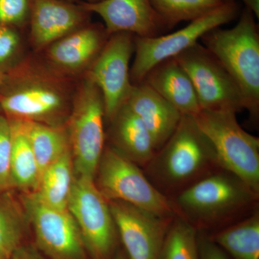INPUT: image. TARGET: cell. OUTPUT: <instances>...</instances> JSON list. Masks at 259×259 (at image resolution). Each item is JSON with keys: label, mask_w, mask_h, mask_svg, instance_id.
<instances>
[{"label": "cell", "mask_w": 259, "mask_h": 259, "mask_svg": "<svg viewBox=\"0 0 259 259\" xmlns=\"http://www.w3.org/2000/svg\"><path fill=\"white\" fill-rule=\"evenodd\" d=\"M139 167L108 146L99 162L95 184L108 201L127 202L162 218L178 215L171 199L153 185Z\"/></svg>", "instance_id": "5b68a950"}, {"label": "cell", "mask_w": 259, "mask_h": 259, "mask_svg": "<svg viewBox=\"0 0 259 259\" xmlns=\"http://www.w3.org/2000/svg\"><path fill=\"white\" fill-rule=\"evenodd\" d=\"M5 76H6V74L3 72V71H0V87L3 84V81H4Z\"/></svg>", "instance_id": "d6a6232c"}, {"label": "cell", "mask_w": 259, "mask_h": 259, "mask_svg": "<svg viewBox=\"0 0 259 259\" xmlns=\"http://www.w3.org/2000/svg\"><path fill=\"white\" fill-rule=\"evenodd\" d=\"M194 120L212 144L221 168L259 195L258 138L242 128L235 112L201 110Z\"/></svg>", "instance_id": "277c9868"}, {"label": "cell", "mask_w": 259, "mask_h": 259, "mask_svg": "<svg viewBox=\"0 0 259 259\" xmlns=\"http://www.w3.org/2000/svg\"><path fill=\"white\" fill-rule=\"evenodd\" d=\"M66 98L58 83L40 76L8 79L6 75L0 87V107L15 120L49 118L62 111Z\"/></svg>", "instance_id": "8fae6325"}, {"label": "cell", "mask_w": 259, "mask_h": 259, "mask_svg": "<svg viewBox=\"0 0 259 259\" xmlns=\"http://www.w3.org/2000/svg\"><path fill=\"white\" fill-rule=\"evenodd\" d=\"M81 6L102 19L109 35L129 32L135 36L152 37L167 30L151 0H100Z\"/></svg>", "instance_id": "5bb4252c"}, {"label": "cell", "mask_w": 259, "mask_h": 259, "mask_svg": "<svg viewBox=\"0 0 259 259\" xmlns=\"http://www.w3.org/2000/svg\"><path fill=\"white\" fill-rule=\"evenodd\" d=\"M68 210L79 228L85 248L95 259H108L115 248L116 228L108 200L94 178L74 175Z\"/></svg>", "instance_id": "ba28073f"}, {"label": "cell", "mask_w": 259, "mask_h": 259, "mask_svg": "<svg viewBox=\"0 0 259 259\" xmlns=\"http://www.w3.org/2000/svg\"><path fill=\"white\" fill-rule=\"evenodd\" d=\"M134 38L129 32L110 35L89 75L101 92L105 117L110 120L127 101L132 89L130 61L135 51Z\"/></svg>", "instance_id": "30bf717a"}, {"label": "cell", "mask_w": 259, "mask_h": 259, "mask_svg": "<svg viewBox=\"0 0 259 259\" xmlns=\"http://www.w3.org/2000/svg\"><path fill=\"white\" fill-rule=\"evenodd\" d=\"M245 4V8L249 10L255 18H259V0H242Z\"/></svg>", "instance_id": "1f68e13d"}, {"label": "cell", "mask_w": 259, "mask_h": 259, "mask_svg": "<svg viewBox=\"0 0 259 259\" xmlns=\"http://www.w3.org/2000/svg\"><path fill=\"white\" fill-rule=\"evenodd\" d=\"M116 228L130 259H158L173 218L160 217L121 201H108Z\"/></svg>", "instance_id": "4fadbf2b"}, {"label": "cell", "mask_w": 259, "mask_h": 259, "mask_svg": "<svg viewBox=\"0 0 259 259\" xmlns=\"http://www.w3.org/2000/svg\"><path fill=\"white\" fill-rule=\"evenodd\" d=\"M239 15V5L236 1L229 2L173 33L152 37L135 36V59L130 71L131 82H142L149 71L160 63L180 55L199 42L204 34L233 21Z\"/></svg>", "instance_id": "8992f818"}, {"label": "cell", "mask_w": 259, "mask_h": 259, "mask_svg": "<svg viewBox=\"0 0 259 259\" xmlns=\"http://www.w3.org/2000/svg\"><path fill=\"white\" fill-rule=\"evenodd\" d=\"M233 259H259V212L218 232L212 238Z\"/></svg>", "instance_id": "44dd1931"}, {"label": "cell", "mask_w": 259, "mask_h": 259, "mask_svg": "<svg viewBox=\"0 0 259 259\" xmlns=\"http://www.w3.org/2000/svg\"><path fill=\"white\" fill-rule=\"evenodd\" d=\"M22 230L17 218L0 205V255L9 258L20 246Z\"/></svg>", "instance_id": "484cf974"}, {"label": "cell", "mask_w": 259, "mask_h": 259, "mask_svg": "<svg viewBox=\"0 0 259 259\" xmlns=\"http://www.w3.org/2000/svg\"><path fill=\"white\" fill-rule=\"evenodd\" d=\"M21 121L41 175L48 166L71 150L69 137L60 127L36 121Z\"/></svg>", "instance_id": "7402d4cb"}, {"label": "cell", "mask_w": 259, "mask_h": 259, "mask_svg": "<svg viewBox=\"0 0 259 259\" xmlns=\"http://www.w3.org/2000/svg\"><path fill=\"white\" fill-rule=\"evenodd\" d=\"M40 250L51 259H85L82 237L68 209L49 207L30 194L25 200Z\"/></svg>", "instance_id": "7c38bea8"}, {"label": "cell", "mask_w": 259, "mask_h": 259, "mask_svg": "<svg viewBox=\"0 0 259 259\" xmlns=\"http://www.w3.org/2000/svg\"><path fill=\"white\" fill-rule=\"evenodd\" d=\"M182 115L195 117L202 109L193 84L175 58L160 63L144 79Z\"/></svg>", "instance_id": "e0dca14e"}, {"label": "cell", "mask_w": 259, "mask_h": 259, "mask_svg": "<svg viewBox=\"0 0 259 259\" xmlns=\"http://www.w3.org/2000/svg\"><path fill=\"white\" fill-rule=\"evenodd\" d=\"M105 117L101 92L88 77L76 95L69 120V141L76 176L95 179L105 149Z\"/></svg>", "instance_id": "52a82bcc"}, {"label": "cell", "mask_w": 259, "mask_h": 259, "mask_svg": "<svg viewBox=\"0 0 259 259\" xmlns=\"http://www.w3.org/2000/svg\"><path fill=\"white\" fill-rule=\"evenodd\" d=\"M258 194L236 175L217 170L171 199L177 214L196 228L228 223L256 203Z\"/></svg>", "instance_id": "3957f363"}, {"label": "cell", "mask_w": 259, "mask_h": 259, "mask_svg": "<svg viewBox=\"0 0 259 259\" xmlns=\"http://www.w3.org/2000/svg\"><path fill=\"white\" fill-rule=\"evenodd\" d=\"M221 1H222L223 3H229V2H234L236 1V0H221Z\"/></svg>", "instance_id": "d590c367"}, {"label": "cell", "mask_w": 259, "mask_h": 259, "mask_svg": "<svg viewBox=\"0 0 259 259\" xmlns=\"http://www.w3.org/2000/svg\"><path fill=\"white\" fill-rule=\"evenodd\" d=\"M104 30L96 26L79 28L53 42L49 57L59 67L68 70L79 69L95 60L105 46ZM108 35V34H107Z\"/></svg>", "instance_id": "d6986e66"}, {"label": "cell", "mask_w": 259, "mask_h": 259, "mask_svg": "<svg viewBox=\"0 0 259 259\" xmlns=\"http://www.w3.org/2000/svg\"><path fill=\"white\" fill-rule=\"evenodd\" d=\"M158 259H199L197 228L180 215L172 219Z\"/></svg>", "instance_id": "cb8c5ba5"}, {"label": "cell", "mask_w": 259, "mask_h": 259, "mask_svg": "<svg viewBox=\"0 0 259 259\" xmlns=\"http://www.w3.org/2000/svg\"><path fill=\"white\" fill-rule=\"evenodd\" d=\"M200 40L234 80L250 118L258 120L259 33L254 15L245 8L233 28L213 29Z\"/></svg>", "instance_id": "7a4b0ae2"}, {"label": "cell", "mask_w": 259, "mask_h": 259, "mask_svg": "<svg viewBox=\"0 0 259 259\" xmlns=\"http://www.w3.org/2000/svg\"><path fill=\"white\" fill-rule=\"evenodd\" d=\"M112 148L139 166H146L157 150L141 119L125 103L110 120Z\"/></svg>", "instance_id": "ac0fdd59"}, {"label": "cell", "mask_w": 259, "mask_h": 259, "mask_svg": "<svg viewBox=\"0 0 259 259\" xmlns=\"http://www.w3.org/2000/svg\"><path fill=\"white\" fill-rule=\"evenodd\" d=\"M12 151L10 158L11 184L22 190H36L40 171L27 135L20 120L10 121Z\"/></svg>", "instance_id": "603a6c76"}, {"label": "cell", "mask_w": 259, "mask_h": 259, "mask_svg": "<svg viewBox=\"0 0 259 259\" xmlns=\"http://www.w3.org/2000/svg\"><path fill=\"white\" fill-rule=\"evenodd\" d=\"M145 167L146 176L166 197L221 168L210 141L187 115H182L170 139Z\"/></svg>", "instance_id": "6da1fadb"}, {"label": "cell", "mask_w": 259, "mask_h": 259, "mask_svg": "<svg viewBox=\"0 0 259 259\" xmlns=\"http://www.w3.org/2000/svg\"><path fill=\"white\" fill-rule=\"evenodd\" d=\"M31 5L32 0H0V25H22L30 16Z\"/></svg>", "instance_id": "83f0119b"}, {"label": "cell", "mask_w": 259, "mask_h": 259, "mask_svg": "<svg viewBox=\"0 0 259 259\" xmlns=\"http://www.w3.org/2000/svg\"><path fill=\"white\" fill-rule=\"evenodd\" d=\"M175 59L188 74L202 110L237 113L245 110L234 80L203 45L197 42Z\"/></svg>", "instance_id": "9c48e42d"}, {"label": "cell", "mask_w": 259, "mask_h": 259, "mask_svg": "<svg viewBox=\"0 0 259 259\" xmlns=\"http://www.w3.org/2000/svg\"><path fill=\"white\" fill-rule=\"evenodd\" d=\"M14 27L0 25V71L11 61L18 50L20 37ZM5 73V72H4Z\"/></svg>", "instance_id": "f1b7e54d"}, {"label": "cell", "mask_w": 259, "mask_h": 259, "mask_svg": "<svg viewBox=\"0 0 259 259\" xmlns=\"http://www.w3.org/2000/svg\"><path fill=\"white\" fill-rule=\"evenodd\" d=\"M7 259H44L30 247L20 246Z\"/></svg>", "instance_id": "4dcf8cb0"}, {"label": "cell", "mask_w": 259, "mask_h": 259, "mask_svg": "<svg viewBox=\"0 0 259 259\" xmlns=\"http://www.w3.org/2000/svg\"><path fill=\"white\" fill-rule=\"evenodd\" d=\"M115 259H125L123 255H117Z\"/></svg>", "instance_id": "e575fe53"}, {"label": "cell", "mask_w": 259, "mask_h": 259, "mask_svg": "<svg viewBox=\"0 0 259 259\" xmlns=\"http://www.w3.org/2000/svg\"><path fill=\"white\" fill-rule=\"evenodd\" d=\"M125 103L146 126L158 151L177 129L182 114L145 81L133 84Z\"/></svg>", "instance_id": "2e32d148"}, {"label": "cell", "mask_w": 259, "mask_h": 259, "mask_svg": "<svg viewBox=\"0 0 259 259\" xmlns=\"http://www.w3.org/2000/svg\"><path fill=\"white\" fill-rule=\"evenodd\" d=\"M12 151L11 122L0 115V190L8 188L11 184L10 158Z\"/></svg>", "instance_id": "4316f807"}, {"label": "cell", "mask_w": 259, "mask_h": 259, "mask_svg": "<svg viewBox=\"0 0 259 259\" xmlns=\"http://www.w3.org/2000/svg\"><path fill=\"white\" fill-rule=\"evenodd\" d=\"M64 1L69 2V3H71V2L74 1H79V0H64ZM86 1V3H96V2L100 1V0H84Z\"/></svg>", "instance_id": "836d02e7"}, {"label": "cell", "mask_w": 259, "mask_h": 259, "mask_svg": "<svg viewBox=\"0 0 259 259\" xmlns=\"http://www.w3.org/2000/svg\"><path fill=\"white\" fill-rule=\"evenodd\" d=\"M0 259H4L3 258V257L1 256V255H0Z\"/></svg>", "instance_id": "8d00e7d4"}, {"label": "cell", "mask_w": 259, "mask_h": 259, "mask_svg": "<svg viewBox=\"0 0 259 259\" xmlns=\"http://www.w3.org/2000/svg\"><path fill=\"white\" fill-rule=\"evenodd\" d=\"M88 12L64 0H32L31 37L37 47L57 41L80 28Z\"/></svg>", "instance_id": "9a60e30c"}, {"label": "cell", "mask_w": 259, "mask_h": 259, "mask_svg": "<svg viewBox=\"0 0 259 259\" xmlns=\"http://www.w3.org/2000/svg\"><path fill=\"white\" fill-rule=\"evenodd\" d=\"M167 30L182 21H192L223 3L221 0H151Z\"/></svg>", "instance_id": "d4e9b609"}, {"label": "cell", "mask_w": 259, "mask_h": 259, "mask_svg": "<svg viewBox=\"0 0 259 259\" xmlns=\"http://www.w3.org/2000/svg\"><path fill=\"white\" fill-rule=\"evenodd\" d=\"M71 150L66 151L40 175L35 197L42 203L59 209H67L74 180Z\"/></svg>", "instance_id": "ffe728a7"}, {"label": "cell", "mask_w": 259, "mask_h": 259, "mask_svg": "<svg viewBox=\"0 0 259 259\" xmlns=\"http://www.w3.org/2000/svg\"><path fill=\"white\" fill-rule=\"evenodd\" d=\"M199 259H230L228 254L212 239H199Z\"/></svg>", "instance_id": "f546056e"}]
</instances>
